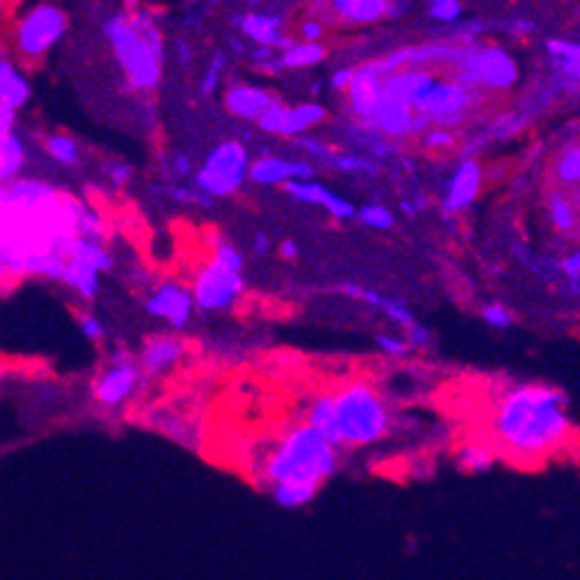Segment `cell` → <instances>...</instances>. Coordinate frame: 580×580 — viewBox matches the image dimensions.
Wrapping results in <instances>:
<instances>
[{"label":"cell","mask_w":580,"mask_h":580,"mask_svg":"<svg viewBox=\"0 0 580 580\" xmlns=\"http://www.w3.org/2000/svg\"><path fill=\"white\" fill-rule=\"evenodd\" d=\"M84 202L28 173L0 183V285L61 280L63 250L76 234Z\"/></svg>","instance_id":"cell-1"},{"label":"cell","mask_w":580,"mask_h":580,"mask_svg":"<svg viewBox=\"0 0 580 580\" xmlns=\"http://www.w3.org/2000/svg\"><path fill=\"white\" fill-rule=\"evenodd\" d=\"M573 435L571 400L559 386L544 382L513 384L493 404V447L523 466H534L565 451Z\"/></svg>","instance_id":"cell-2"},{"label":"cell","mask_w":580,"mask_h":580,"mask_svg":"<svg viewBox=\"0 0 580 580\" xmlns=\"http://www.w3.org/2000/svg\"><path fill=\"white\" fill-rule=\"evenodd\" d=\"M100 35L132 93L158 90L165 76V33L156 14L146 8L111 12Z\"/></svg>","instance_id":"cell-3"},{"label":"cell","mask_w":580,"mask_h":580,"mask_svg":"<svg viewBox=\"0 0 580 580\" xmlns=\"http://www.w3.org/2000/svg\"><path fill=\"white\" fill-rule=\"evenodd\" d=\"M340 468V449L328 444L311 425L299 421L270 444L262 460L264 486L287 481H311L324 488Z\"/></svg>","instance_id":"cell-4"},{"label":"cell","mask_w":580,"mask_h":580,"mask_svg":"<svg viewBox=\"0 0 580 580\" xmlns=\"http://www.w3.org/2000/svg\"><path fill=\"white\" fill-rule=\"evenodd\" d=\"M70 31L72 19L58 0H28L8 26V53L26 70L43 65Z\"/></svg>","instance_id":"cell-5"},{"label":"cell","mask_w":580,"mask_h":580,"mask_svg":"<svg viewBox=\"0 0 580 580\" xmlns=\"http://www.w3.org/2000/svg\"><path fill=\"white\" fill-rule=\"evenodd\" d=\"M340 449L373 447L391 428V412L384 396L365 382L345 384L331 391Z\"/></svg>","instance_id":"cell-6"},{"label":"cell","mask_w":580,"mask_h":580,"mask_svg":"<svg viewBox=\"0 0 580 580\" xmlns=\"http://www.w3.org/2000/svg\"><path fill=\"white\" fill-rule=\"evenodd\" d=\"M451 80L476 93H509L520 82L516 56L495 43L462 45L458 63L449 70Z\"/></svg>","instance_id":"cell-7"},{"label":"cell","mask_w":580,"mask_h":580,"mask_svg":"<svg viewBox=\"0 0 580 580\" xmlns=\"http://www.w3.org/2000/svg\"><path fill=\"white\" fill-rule=\"evenodd\" d=\"M61 282L82 303H93L102 292V276L113 268V255L105 239L74 234L63 250Z\"/></svg>","instance_id":"cell-8"},{"label":"cell","mask_w":580,"mask_h":580,"mask_svg":"<svg viewBox=\"0 0 580 580\" xmlns=\"http://www.w3.org/2000/svg\"><path fill=\"white\" fill-rule=\"evenodd\" d=\"M250 162V150L241 142L225 140L213 146L195 169V188L210 200L237 195L247 181Z\"/></svg>","instance_id":"cell-9"},{"label":"cell","mask_w":580,"mask_h":580,"mask_svg":"<svg viewBox=\"0 0 580 580\" xmlns=\"http://www.w3.org/2000/svg\"><path fill=\"white\" fill-rule=\"evenodd\" d=\"M188 287L192 301H195V311L225 313L241 301L245 292V278L243 270L229 268L218 259L208 257L197 266Z\"/></svg>","instance_id":"cell-10"},{"label":"cell","mask_w":580,"mask_h":580,"mask_svg":"<svg viewBox=\"0 0 580 580\" xmlns=\"http://www.w3.org/2000/svg\"><path fill=\"white\" fill-rule=\"evenodd\" d=\"M144 379L132 352L113 350L102 371L90 382V398L105 410H121L140 394Z\"/></svg>","instance_id":"cell-11"},{"label":"cell","mask_w":580,"mask_h":580,"mask_svg":"<svg viewBox=\"0 0 580 580\" xmlns=\"http://www.w3.org/2000/svg\"><path fill=\"white\" fill-rule=\"evenodd\" d=\"M481 93L458 84L451 76H437V82L423 93L416 102V111L428 119L431 125L454 130L479 107Z\"/></svg>","instance_id":"cell-12"},{"label":"cell","mask_w":580,"mask_h":580,"mask_svg":"<svg viewBox=\"0 0 580 580\" xmlns=\"http://www.w3.org/2000/svg\"><path fill=\"white\" fill-rule=\"evenodd\" d=\"M328 109L322 102H301L289 107L278 100L274 107H268L257 121V128L266 134L282 140H297L303 134H311L317 125L326 123Z\"/></svg>","instance_id":"cell-13"},{"label":"cell","mask_w":580,"mask_h":580,"mask_svg":"<svg viewBox=\"0 0 580 580\" xmlns=\"http://www.w3.org/2000/svg\"><path fill=\"white\" fill-rule=\"evenodd\" d=\"M144 313L153 319L165 322L173 331H183L195 315V301H192L190 287L177 280H165L148 289L144 297Z\"/></svg>","instance_id":"cell-14"},{"label":"cell","mask_w":580,"mask_h":580,"mask_svg":"<svg viewBox=\"0 0 580 580\" xmlns=\"http://www.w3.org/2000/svg\"><path fill=\"white\" fill-rule=\"evenodd\" d=\"M361 125L373 130L375 134H379V137L389 142L421 137V134L431 128L428 119H423L416 109L389 98H382L373 109L371 119Z\"/></svg>","instance_id":"cell-15"},{"label":"cell","mask_w":580,"mask_h":580,"mask_svg":"<svg viewBox=\"0 0 580 580\" xmlns=\"http://www.w3.org/2000/svg\"><path fill=\"white\" fill-rule=\"evenodd\" d=\"M483 188V167L474 158H462L451 177L444 183V195H442V210L447 216H458V213L468 210L481 195Z\"/></svg>","instance_id":"cell-16"},{"label":"cell","mask_w":580,"mask_h":580,"mask_svg":"<svg viewBox=\"0 0 580 580\" xmlns=\"http://www.w3.org/2000/svg\"><path fill=\"white\" fill-rule=\"evenodd\" d=\"M188 354V345L181 336L160 334L144 340L137 359L140 371L146 379H162L167 377Z\"/></svg>","instance_id":"cell-17"},{"label":"cell","mask_w":580,"mask_h":580,"mask_svg":"<svg viewBox=\"0 0 580 580\" xmlns=\"http://www.w3.org/2000/svg\"><path fill=\"white\" fill-rule=\"evenodd\" d=\"M396 0H326L324 24L331 19L342 26H375L396 14Z\"/></svg>","instance_id":"cell-18"},{"label":"cell","mask_w":580,"mask_h":580,"mask_svg":"<svg viewBox=\"0 0 580 580\" xmlns=\"http://www.w3.org/2000/svg\"><path fill=\"white\" fill-rule=\"evenodd\" d=\"M315 179V165L305 160H285L280 156H262L250 162L247 181L262 188H285L292 181Z\"/></svg>","instance_id":"cell-19"},{"label":"cell","mask_w":580,"mask_h":580,"mask_svg":"<svg viewBox=\"0 0 580 580\" xmlns=\"http://www.w3.org/2000/svg\"><path fill=\"white\" fill-rule=\"evenodd\" d=\"M237 26L245 40L255 47H274L278 53L292 47L297 37L287 33V22L280 14L268 12H245L237 19Z\"/></svg>","instance_id":"cell-20"},{"label":"cell","mask_w":580,"mask_h":580,"mask_svg":"<svg viewBox=\"0 0 580 580\" xmlns=\"http://www.w3.org/2000/svg\"><path fill=\"white\" fill-rule=\"evenodd\" d=\"M347 98V107H350L352 116L359 123H365L371 119L373 109L384 98V76L373 68V63H363L354 68L352 82L342 93Z\"/></svg>","instance_id":"cell-21"},{"label":"cell","mask_w":580,"mask_h":580,"mask_svg":"<svg viewBox=\"0 0 580 580\" xmlns=\"http://www.w3.org/2000/svg\"><path fill=\"white\" fill-rule=\"evenodd\" d=\"M285 192H287L289 197H294L301 204H311V206L324 208L334 220L347 222V220H352L357 216V206L350 200L340 197L338 192H334L331 188L315 181V179L287 183Z\"/></svg>","instance_id":"cell-22"},{"label":"cell","mask_w":580,"mask_h":580,"mask_svg":"<svg viewBox=\"0 0 580 580\" xmlns=\"http://www.w3.org/2000/svg\"><path fill=\"white\" fill-rule=\"evenodd\" d=\"M280 98L264 86L255 84H231L225 95H222V105L225 109L234 116V119L247 121V123H257L259 116L274 107Z\"/></svg>","instance_id":"cell-23"},{"label":"cell","mask_w":580,"mask_h":580,"mask_svg":"<svg viewBox=\"0 0 580 580\" xmlns=\"http://www.w3.org/2000/svg\"><path fill=\"white\" fill-rule=\"evenodd\" d=\"M439 76V70L431 68H402L384 80V98L402 102L408 107H416L423 98V93L428 90Z\"/></svg>","instance_id":"cell-24"},{"label":"cell","mask_w":580,"mask_h":580,"mask_svg":"<svg viewBox=\"0 0 580 580\" xmlns=\"http://www.w3.org/2000/svg\"><path fill=\"white\" fill-rule=\"evenodd\" d=\"M35 95L28 70L14 61L8 51H0V102L22 113Z\"/></svg>","instance_id":"cell-25"},{"label":"cell","mask_w":580,"mask_h":580,"mask_svg":"<svg viewBox=\"0 0 580 580\" xmlns=\"http://www.w3.org/2000/svg\"><path fill=\"white\" fill-rule=\"evenodd\" d=\"M31 167V146L22 132L0 134V183L24 177Z\"/></svg>","instance_id":"cell-26"},{"label":"cell","mask_w":580,"mask_h":580,"mask_svg":"<svg viewBox=\"0 0 580 580\" xmlns=\"http://www.w3.org/2000/svg\"><path fill=\"white\" fill-rule=\"evenodd\" d=\"M546 51L553 63V72L557 82L565 88H578L580 82V45L576 40H563V37H551L546 43Z\"/></svg>","instance_id":"cell-27"},{"label":"cell","mask_w":580,"mask_h":580,"mask_svg":"<svg viewBox=\"0 0 580 580\" xmlns=\"http://www.w3.org/2000/svg\"><path fill=\"white\" fill-rule=\"evenodd\" d=\"M578 192H571L565 188H553L546 195V216L551 227L563 237H576L578 234Z\"/></svg>","instance_id":"cell-28"},{"label":"cell","mask_w":580,"mask_h":580,"mask_svg":"<svg viewBox=\"0 0 580 580\" xmlns=\"http://www.w3.org/2000/svg\"><path fill=\"white\" fill-rule=\"evenodd\" d=\"M303 423L311 425L315 433H319L328 444H334L336 449H340L338 439V425H336V414H334V398L331 391H324L313 396L305 404L303 412ZM342 451V449H340Z\"/></svg>","instance_id":"cell-29"},{"label":"cell","mask_w":580,"mask_h":580,"mask_svg":"<svg viewBox=\"0 0 580 580\" xmlns=\"http://www.w3.org/2000/svg\"><path fill=\"white\" fill-rule=\"evenodd\" d=\"M43 153L47 160H51L56 167L63 169H76L82 165V146L76 142L70 132L61 130H51L43 137Z\"/></svg>","instance_id":"cell-30"},{"label":"cell","mask_w":580,"mask_h":580,"mask_svg":"<svg viewBox=\"0 0 580 580\" xmlns=\"http://www.w3.org/2000/svg\"><path fill=\"white\" fill-rule=\"evenodd\" d=\"M322 486L311 481H287V483H274L268 486L270 499L276 502L280 509H303L319 495Z\"/></svg>","instance_id":"cell-31"},{"label":"cell","mask_w":580,"mask_h":580,"mask_svg":"<svg viewBox=\"0 0 580 580\" xmlns=\"http://www.w3.org/2000/svg\"><path fill=\"white\" fill-rule=\"evenodd\" d=\"M497 451L493 444L483 442H466L456 451V466L468 474H486L495 468Z\"/></svg>","instance_id":"cell-32"},{"label":"cell","mask_w":580,"mask_h":580,"mask_svg":"<svg viewBox=\"0 0 580 580\" xmlns=\"http://www.w3.org/2000/svg\"><path fill=\"white\" fill-rule=\"evenodd\" d=\"M328 58L326 43H301L294 40L292 47L280 51V63L285 70H311L322 65Z\"/></svg>","instance_id":"cell-33"},{"label":"cell","mask_w":580,"mask_h":580,"mask_svg":"<svg viewBox=\"0 0 580 580\" xmlns=\"http://www.w3.org/2000/svg\"><path fill=\"white\" fill-rule=\"evenodd\" d=\"M553 177L557 181V188L565 190H578L580 181V146L578 140H571V144H565L563 150L557 153L555 167H553Z\"/></svg>","instance_id":"cell-34"},{"label":"cell","mask_w":580,"mask_h":580,"mask_svg":"<svg viewBox=\"0 0 580 580\" xmlns=\"http://www.w3.org/2000/svg\"><path fill=\"white\" fill-rule=\"evenodd\" d=\"M328 167L338 173H368V177H377L379 171V167L371 158H363L359 153H340V150L334 153V158L328 160Z\"/></svg>","instance_id":"cell-35"},{"label":"cell","mask_w":580,"mask_h":580,"mask_svg":"<svg viewBox=\"0 0 580 580\" xmlns=\"http://www.w3.org/2000/svg\"><path fill=\"white\" fill-rule=\"evenodd\" d=\"M361 225L371 227L375 231H389L396 225L394 218V210L384 204H365L361 208H357V216H354Z\"/></svg>","instance_id":"cell-36"},{"label":"cell","mask_w":580,"mask_h":580,"mask_svg":"<svg viewBox=\"0 0 580 580\" xmlns=\"http://www.w3.org/2000/svg\"><path fill=\"white\" fill-rule=\"evenodd\" d=\"M227 70V53L225 51H216L210 56V61L202 74V82L200 88L204 95H213L218 90V86L222 84V74Z\"/></svg>","instance_id":"cell-37"},{"label":"cell","mask_w":580,"mask_h":580,"mask_svg":"<svg viewBox=\"0 0 580 580\" xmlns=\"http://www.w3.org/2000/svg\"><path fill=\"white\" fill-rule=\"evenodd\" d=\"M481 319L486 322L491 328H495V331H507V328H511L516 324V315L509 311L505 303H499V301L483 305Z\"/></svg>","instance_id":"cell-38"},{"label":"cell","mask_w":580,"mask_h":580,"mask_svg":"<svg viewBox=\"0 0 580 580\" xmlns=\"http://www.w3.org/2000/svg\"><path fill=\"white\" fill-rule=\"evenodd\" d=\"M421 144L428 148V150H451L456 144H458V137H456V132L449 130V128H439V125H431L428 130H425L421 134Z\"/></svg>","instance_id":"cell-39"},{"label":"cell","mask_w":580,"mask_h":580,"mask_svg":"<svg viewBox=\"0 0 580 580\" xmlns=\"http://www.w3.org/2000/svg\"><path fill=\"white\" fill-rule=\"evenodd\" d=\"M428 14L437 24H458L462 3L460 0H428Z\"/></svg>","instance_id":"cell-40"},{"label":"cell","mask_w":580,"mask_h":580,"mask_svg":"<svg viewBox=\"0 0 580 580\" xmlns=\"http://www.w3.org/2000/svg\"><path fill=\"white\" fill-rule=\"evenodd\" d=\"M208 257L218 259L220 264H225L229 268H237V270H243V266H245V257H243L241 250L234 243H229L225 239H218L216 243L210 245V255Z\"/></svg>","instance_id":"cell-41"},{"label":"cell","mask_w":580,"mask_h":580,"mask_svg":"<svg viewBox=\"0 0 580 580\" xmlns=\"http://www.w3.org/2000/svg\"><path fill=\"white\" fill-rule=\"evenodd\" d=\"M76 326H80V334L84 336V340H88L93 345H98L107 338L105 322L90 311H84V313L76 315Z\"/></svg>","instance_id":"cell-42"},{"label":"cell","mask_w":580,"mask_h":580,"mask_svg":"<svg viewBox=\"0 0 580 580\" xmlns=\"http://www.w3.org/2000/svg\"><path fill=\"white\" fill-rule=\"evenodd\" d=\"M297 146L303 150V156H307L311 160H319L324 165H328V160H331L334 153H336V148L331 144L313 137V134H303V137H297Z\"/></svg>","instance_id":"cell-43"},{"label":"cell","mask_w":580,"mask_h":580,"mask_svg":"<svg viewBox=\"0 0 580 580\" xmlns=\"http://www.w3.org/2000/svg\"><path fill=\"white\" fill-rule=\"evenodd\" d=\"M165 190V195L171 197V200H177L181 204H197V206H210L213 200L206 197L202 190H197L195 185H167L162 188Z\"/></svg>","instance_id":"cell-44"},{"label":"cell","mask_w":580,"mask_h":580,"mask_svg":"<svg viewBox=\"0 0 580 580\" xmlns=\"http://www.w3.org/2000/svg\"><path fill=\"white\" fill-rule=\"evenodd\" d=\"M375 345L382 354L391 357V359H402L412 352L408 340H404L402 336H396V334H377Z\"/></svg>","instance_id":"cell-45"},{"label":"cell","mask_w":580,"mask_h":580,"mask_svg":"<svg viewBox=\"0 0 580 580\" xmlns=\"http://www.w3.org/2000/svg\"><path fill=\"white\" fill-rule=\"evenodd\" d=\"M559 274L565 276L573 297L578 299V292H580V250L578 247L569 250V253L563 257V262H559Z\"/></svg>","instance_id":"cell-46"},{"label":"cell","mask_w":580,"mask_h":580,"mask_svg":"<svg viewBox=\"0 0 580 580\" xmlns=\"http://www.w3.org/2000/svg\"><path fill=\"white\" fill-rule=\"evenodd\" d=\"M105 177L116 190H123L125 185H130V181L134 177V169L123 160H109L105 165Z\"/></svg>","instance_id":"cell-47"},{"label":"cell","mask_w":580,"mask_h":580,"mask_svg":"<svg viewBox=\"0 0 580 580\" xmlns=\"http://www.w3.org/2000/svg\"><path fill=\"white\" fill-rule=\"evenodd\" d=\"M324 37H326V24L322 22V19L307 14L303 22L299 24V37H297V40H301V43H324Z\"/></svg>","instance_id":"cell-48"},{"label":"cell","mask_w":580,"mask_h":580,"mask_svg":"<svg viewBox=\"0 0 580 580\" xmlns=\"http://www.w3.org/2000/svg\"><path fill=\"white\" fill-rule=\"evenodd\" d=\"M528 116H516V113H507V116H499V119L493 123L491 132L497 134V137H513L520 130L525 128Z\"/></svg>","instance_id":"cell-49"},{"label":"cell","mask_w":580,"mask_h":580,"mask_svg":"<svg viewBox=\"0 0 580 580\" xmlns=\"http://www.w3.org/2000/svg\"><path fill=\"white\" fill-rule=\"evenodd\" d=\"M404 340H408L410 350H423V347H428L433 342V336H431V328L423 326L421 322H416L410 331H404Z\"/></svg>","instance_id":"cell-50"},{"label":"cell","mask_w":580,"mask_h":580,"mask_svg":"<svg viewBox=\"0 0 580 580\" xmlns=\"http://www.w3.org/2000/svg\"><path fill=\"white\" fill-rule=\"evenodd\" d=\"M169 171H171V177L188 179V177H192V173H195V162H192L188 153H179V156H173Z\"/></svg>","instance_id":"cell-51"},{"label":"cell","mask_w":580,"mask_h":580,"mask_svg":"<svg viewBox=\"0 0 580 580\" xmlns=\"http://www.w3.org/2000/svg\"><path fill=\"white\" fill-rule=\"evenodd\" d=\"M19 113L16 109H12L10 105L0 102V134H10L19 130Z\"/></svg>","instance_id":"cell-52"},{"label":"cell","mask_w":580,"mask_h":580,"mask_svg":"<svg viewBox=\"0 0 580 580\" xmlns=\"http://www.w3.org/2000/svg\"><path fill=\"white\" fill-rule=\"evenodd\" d=\"M352 74H354V68H338L331 74V80H328V86H331L336 93H345L352 82Z\"/></svg>","instance_id":"cell-53"},{"label":"cell","mask_w":580,"mask_h":580,"mask_svg":"<svg viewBox=\"0 0 580 580\" xmlns=\"http://www.w3.org/2000/svg\"><path fill=\"white\" fill-rule=\"evenodd\" d=\"M253 250H255V255H259V257L270 255V253H274V237H270L268 231H255Z\"/></svg>","instance_id":"cell-54"},{"label":"cell","mask_w":580,"mask_h":580,"mask_svg":"<svg viewBox=\"0 0 580 580\" xmlns=\"http://www.w3.org/2000/svg\"><path fill=\"white\" fill-rule=\"evenodd\" d=\"M278 255L285 259V262H294L299 257V243L292 241V239H285L280 245H278Z\"/></svg>","instance_id":"cell-55"},{"label":"cell","mask_w":580,"mask_h":580,"mask_svg":"<svg viewBox=\"0 0 580 580\" xmlns=\"http://www.w3.org/2000/svg\"><path fill=\"white\" fill-rule=\"evenodd\" d=\"M400 208H402L404 216H416V213L421 210L419 204H412V202H408V200H402V202H400Z\"/></svg>","instance_id":"cell-56"},{"label":"cell","mask_w":580,"mask_h":580,"mask_svg":"<svg viewBox=\"0 0 580 580\" xmlns=\"http://www.w3.org/2000/svg\"><path fill=\"white\" fill-rule=\"evenodd\" d=\"M183 51V61H185V65L190 63V49H188V45L185 43H179V53Z\"/></svg>","instance_id":"cell-57"},{"label":"cell","mask_w":580,"mask_h":580,"mask_svg":"<svg viewBox=\"0 0 580 580\" xmlns=\"http://www.w3.org/2000/svg\"><path fill=\"white\" fill-rule=\"evenodd\" d=\"M3 382H5V371L0 368V386H3Z\"/></svg>","instance_id":"cell-58"},{"label":"cell","mask_w":580,"mask_h":580,"mask_svg":"<svg viewBox=\"0 0 580 580\" xmlns=\"http://www.w3.org/2000/svg\"><path fill=\"white\" fill-rule=\"evenodd\" d=\"M262 3H266V0H250V5H262Z\"/></svg>","instance_id":"cell-59"}]
</instances>
